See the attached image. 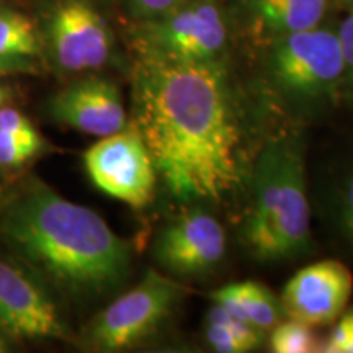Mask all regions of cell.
Listing matches in <instances>:
<instances>
[{
    "label": "cell",
    "mask_w": 353,
    "mask_h": 353,
    "mask_svg": "<svg viewBox=\"0 0 353 353\" xmlns=\"http://www.w3.org/2000/svg\"><path fill=\"white\" fill-rule=\"evenodd\" d=\"M131 123L174 200L223 203L249 182L247 108L226 63L175 64L139 56Z\"/></svg>",
    "instance_id": "1"
},
{
    "label": "cell",
    "mask_w": 353,
    "mask_h": 353,
    "mask_svg": "<svg viewBox=\"0 0 353 353\" xmlns=\"http://www.w3.org/2000/svg\"><path fill=\"white\" fill-rule=\"evenodd\" d=\"M0 242L48 285L76 301L121 288L131 245L94 210L32 176L0 203Z\"/></svg>",
    "instance_id": "2"
},
{
    "label": "cell",
    "mask_w": 353,
    "mask_h": 353,
    "mask_svg": "<svg viewBox=\"0 0 353 353\" xmlns=\"http://www.w3.org/2000/svg\"><path fill=\"white\" fill-rule=\"evenodd\" d=\"M250 206L241 237L260 262H285L312 245L311 206L306 187L304 139L285 132L267 141L249 175Z\"/></svg>",
    "instance_id": "3"
},
{
    "label": "cell",
    "mask_w": 353,
    "mask_h": 353,
    "mask_svg": "<svg viewBox=\"0 0 353 353\" xmlns=\"http://www.w3.org/2000/svg\"><path fill=\"white\" fill-rule=\"evenodd\" d=\"M265 81L283 103L321 112L343 94V59L335 30L325 26L291 33L268 43Z\"/></svg>",
    "instance_id": "4"
},
{
    "label": "cell",
    "mask_w": 353,
    "mask_h": 353,
    "mask_svg": "<svg viewBox=\"0 0 353 353\" xmlns=\"http://www.w3.org/2000/svg\"><path fill=\"white\" fill-rule=\"evenodd\" d=\"M139 56L175 64L226 63L231 28L216 0H183L144 20L136 33Z\"/></svg>",
    "instance_id": "5"
},
{
    "label": "cell",
    "mask_w": 353,
    "mask_h": 353,
    "mask_svg": "<svg viewBox=\"0 0 353 353\" xmlns=\"http://www.w3.org/2000/svg\"><path fill=\"white\" fill-rule=\"evenodd\" d=\"M183 296L185 286L165 273L149 270L87 325L85 347L103 353L136 348L164 327Z\"/></svg>",
    "instance_id": "6"
},
{
    "label": "cell",
    "mask_w": 353,
    "mask_h": 353,
    "mask_svg": "<svg viewBox=\"0 0 353 353\" xmlns=\"http://www.w3.org/2000/svg\"><path fill=\"white\" fill-rule=\"evenodd\" d=\"M83 167L105 195L134 210L149 206L156 196L157 172L143 136L134 123L100 138L83 154Z\"/></svg>",
    "instance_id": "7"
},
{
    "label": "cell",
    "mask_w": 353,
    "mask_h": 353,
    "mask_svg": "<svg viewBox=\"0 0 353 353\" xmlns=\"http://www.w3.org/2000/svg\"><path fill=\"white\" fill-rule=\"evenodd\" d=\"M0 330L10 341L70 337L50 285L15 259H0Z\"/></svg>",
    "instance_id": "8"
},
{
    "label": "cell",
    "mask_w": 353,
    "mask_h": 353,
    "mask_svg": "<svg viewBox=\"0 0 353 353\" xmlns=\"http://www.w3.org/2000/svg\"><path fill=\"white\" fill-rule=\"evenodd\" d=\"M44 34L52 63L63 72H92L112 59V28L90 0H61L48 17Z\"/></svg>",
    "instance_id": "9"
},
{
    "label": "cell",
    "mask_w": 353,
    "mask_h": 353,
    "mask_svg": "<svg viewBox=\"0 0 353 353\" xmlns=\"http://www.w3.org/2000/svg\"><path fill=\"white\" fill-rule=\"evenodd\" d=\"M228 236L219 219L205 208L183 210L157 234L152 255L172 278L208 275L226 257Z\"/></svg>",
    "instance_id": "10"
},
{
    "label": "cell",
    "mask_w": 353,
    "mask_h": 353,
    "mask_svg": "<svg viewBox=\"0 0 353 353\" xmlns=\"http://www.w3.org/2000/svg\"><path fill=\"white\" fill-rule=\"evenodd\" d=\"M353 294V275L341 260H321L290 278L280 294L285 316L312 327L330 325L343 314Z\"/></svg>",
    "instance_id": "11"
},
{
    "label": "cell",
    "mask_w": 353,
    "mask_h": 353,
    "mask_svg": "<svg viewBox=\"0 0 353 353\" xmlns=\"http://www.w3.org/2000/svg\"><path fill=\"white\" fill-rule=\"evenodd\" d=\"M48 113L59 125L95 138H107L130 123L120 88L100 76L81 77L57 90L48 100Z\"/></svg>",
    "instance_id": "12"
},
{
    "label": "cell",
    "mask_w": 353,
    "mask_h": 353,
    "mask_svg": "<svg viewBox=\"0 0 353 353\" xmlns=\"http://www.w3.org/2000/svg\"><path fill=\"white\" fill-rule=\"evenodd\" d=\"M330 0H247L245 21L260 43L321 26Z\"/></svg>",
    "instance_id": "13"
},
{
    "label": "cell",
    "mask_w": 353,
    "mask_h": 353,
    "mask_svg": "<svg viewBox=\"0 0 353 353\" xmlns=\"http://www.w3.org/2000/svg\"><path fill=\"white\" fill-rule=\"evenodd\" d=\"M211 299L234 317L265 334L286 317L280 296L260 281L245 280L221 286L211 293Z\"/></svg>",
    "instance_id": "14"
},
{
    "label": "cell",
    "mask_w": 353,
    "mask_h": 353,
    "mask_svg": "<svg viewBox=\"0 0 353 353\" xmlns=\"http://www.w3.org/2000/svg\"><path fill=\"white\" fill-rule=\"evenodd\" d=\"M267 334L213 303L205 317V339L211 350L218 353H247L263 345Z\"/></svg>",
    "instance_id": "15"
},
{
    "label": "cell",
    "mask_w": 353,
    "mask_h": 353,
    "mask_svg": "<svg viewBox=\"0 0 353 353\" xmlns=\"http://www.w3.org/2000/svg\"><path fill=\"white\" fill-rule=\"evenodd\" d=\"M41 54V39L37 26L23 13L0 8V56L37 57Z\"/></svg>",
    "instance_id": "16"
},
{
    "label": "cell",
    "mask_w": 353,
    "mask_h": 353,
    "mask_svg": "<svg viewBox=\"0 0 353 353\" xmlns=\"http://www.w3.org/2000/svg\"><path fill=\"white\" fill-rule=\"evenodd\" d=\"M316 327L285 317L268 332V348L273 353H314L321 352L322 341Z\"/></svg>",
    "instance_id": "17"
},
{
    "label": "cell",
    "mask_w": 353,
    "mask_h": 353,
    "mask_svg": "<svg viewBox=\"0 0 353 353\" xmlns=\"http://www.w3.org/2000/svg\"><path fill=\"white\" fill-rule=\"evenodd\" d=\"M51 152V145L33 144L0 131V170L17 172L25 169L34 159Z\"/></svg>",
    "instance_id": "18"
},
{
    "label": "cell",
    "mask_w": 353,
    "mask_h": 353,
    "mask_svg": "<svg viewBox=\"0 0 353 353\" xmlns=\"http://www.w3.org/2000/svg\"><path fill=\"white\" fill-rule=\"evenodd\" d=\"M334 221L343 241L353 249V164L339 176L332 196Z\"/></svg>",
    "instance_id": "19"
},
{
    "label": "cell",
    "mask_w": 353,
    "mask_h": 353,
    "mask_svg": "<svg viewBox=\"0 0 353 353\" xmlns=\"http://www.w3.org/2000/svg\"><path fill=\"white\" fill-rule=\"evenodd\" d=\"M0 131L17 136V138L23 139L26 143L50 145L46 143V139L39 134L32 120L21 113L19 108L12 107V105L0 108Z\"/></svg>",
    "instance_id": "20"
},
{
    "label": "cell",
    "mask_w": 353,
    "mask_h": 353,
    "mask_svg": "<svg viewBox=\"0 0 353 353\" xmlns=\"http://www.w3.org/2000/svg\"><path fill=\"white\" fill-rule=\"evenodd\" d=\"M343 59V90L353 95V8L335 30Z\"/></svg>",
    "instance_id": "21"
},
{
    "label": "cell",
    "mask_w": 353,
    "mask_h": 353,
    "mask_svg": "<svg viewBox=\"0 0 353 353\" xmlns=\"http://www.w3.org/2000/svg\"><path fill=\"white\" fill-rule=\"evenodd\" d=\"M132 13L141 20H152L164 15L183 0H128Z\"/></svg>",
    "instance_id": "22"
},
{
    "label": "cell",
    "mask_w": 353,
    "mask_h": 353,
    "mask_svg": "<svg viewBox=\"0 0 353 353\" xmlns=\"http://www.w3.org/2000/svg\"><path fill=\"white\" fill-rule=\"evenodd\" d=\"M38 70V65L32 57H13L0 56V79L15 74H33Z\"/></svg>",
    "instance_id": "23"
},
{
    "label": "cell",
    "mask_w": 353,
    "mask_h": 353,
    "mask_svg": "<svg viewBox=\"0 0 353 353\" xmlns=\"http://www.w3.org/2000/svg\"><path fill=\"white\" fill-rule=\"evenodd\" d=\"M15 90H13L10 83L0 81V108L12 105L15 101Z\"/></svg>",
    "instance_id": "24"
},
{
    "label": "cell",
    "mask_w": 353,
    "mask_h": 353,
    "mask_svg": "<svg viewBox=\"0 0 353 353\" xmlns=\"http://www.w3.org/2000/svg\"><path fill=\"white\" fill-rule=\"evenodd\" d=\"M343 314H345L348 321V327H350V353H353V304L343 311Z\"/></svg>",
    "instance_id": "25"
},
{
    "label": "cell",
    "mask_w": 353,
    "mask_h": 353,
    "mask_svg": "<svg viewBox=\"0 0 353 353\" xmlns=\"http://www.w3.org/2000/svg\"><path fill=\"white\" fill-rule=\"evenodd\" d=\"M10 350V339L0 330V353H6Z\"/></svg>",
    "instance_id": "26"
},
{
    "label": "cell",
    "mask_w": 353,
    "mask_h": 353,
    "mask_svg": "<svg viewBox=\"0 0 353 353\" xmlns=\"http://www.w3.org/2000/svg\"><path fill=\"white\" fill-rule=\"evenodd\" d=\"M339 2H341L342 6H345V7L350 8V10L353 8V0H339Z\"/></svg>",
    "instance_id": "27"
},
{
    "label": "cell",
    "mask_w": 353,
    "mask_h": 353,
    "mask_svg": "<svg viewBox=\"0 0 353 353\" xmlns=\"http://www.w3.org/2000/svg\"><path fill=\"white\" fill-rule=\"evenodd\" d=\"M3 196H6V195H3V192H2V187H0V203H2Z\"/></svg>",
    "instance_id": "28"
}]
</instances>
